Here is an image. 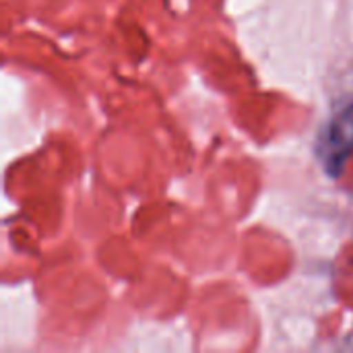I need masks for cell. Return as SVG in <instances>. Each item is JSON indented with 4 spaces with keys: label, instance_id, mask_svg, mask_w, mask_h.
<instances>
[{
    "label": "cell",
    "instance_id": "cell-1",
    "mask_svg": "<svg viewBox=\"0 0 353 353\" xmlns=\"http://www.w3.org/2000/svg\"><path fill=\"white\" fill-rule=\"evenodd\" d=\"M345 112H347V114H350V116H352V118H353V105H350V108H347Z\"/></svg>",
    "mask_w": 353,
    "mask_h": 353
}]
</instances>
